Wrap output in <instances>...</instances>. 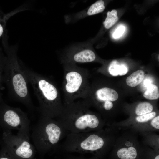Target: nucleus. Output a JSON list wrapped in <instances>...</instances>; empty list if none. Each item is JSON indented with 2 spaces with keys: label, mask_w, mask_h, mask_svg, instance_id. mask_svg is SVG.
<instances>
[{
  "label": "nucleus",
  "mask_w": 159,
  "mask_h": 159,
  "mask_svg": "<svg viewBox=\"0 0 159 159\" xmlns=\"http://www.w3.org/2000/svg\"><path fill=\"white\" fill-rule=\"evenodd\" d=\"M125 30V27L123 25L118 26L112 34L114 39H117L121 37L123 34Z\"/></svg>",
  "instance_id": "20"
},
{
  "label": "nucleus",
  "mask_w": 159,
  "mask_h": 159,
  "mask_svg": "<svg viewBox=\"0 0 159 159\" xmlns=\"http://www.w3.org/2000/svg\"><path fill=\"white\" fill-rule=\"evenodd\" d=\"M67 132L57 119L40 115L30 137L36 150L43 155L55 150Z\"/></svg>",
  "instance_id": "4"
},
{
  "label": "nucleus",
  "mask_w": 159,
  "mask_h": 159,
  "mask_svg": "<svg viewBox=\"0 0 159 159\" xmlns=\"http://www.w3.org/2000/svg\"><path fill=\"white\" fill-rule=\"evenodd\" d=\"M156 114V113L155 112H151L137 117L136 118V120L138 122H145L154 118Z\"/></svg>",
  "instance_id": "18"
},
{
  "label": "nucleus",
  "mask_w": 159,
  "mask_h": 159,
  "mask_svg": "<svg viewBox=\"0 0 159 159\" xmlns=\"http://www.w3.org/2000/svg\"><path fill=\"white\" fill-rule=\"evenodd\" d=\"M11 150V154L10 158L3 157L0 158V159H20L16 156Z\"/></svg>",
  "instance_id": "24"
},
{
  "label": "nucleus",
  "mask_w": 159,
  "mask_h": 159,
  "mask_svg": "<svg viewBox=\"0 0 159 159\" xmlns=\"http://www.w3.org/2000/svg\"><path fill=\"white\" fill-rule=\"evenodd\" d=\"M69 159H93L92 158H82V157H73Z\"/></svg>",
  "instance_id": "25"
},
{
  "label": "nucleus",
  "mask_w": 159,
  "mask_h": 159,
  "mask_svg": "<svg viewBox=\"0 0 159 159\" xmlns=\"http://www.w3.org/2000/svg\"><path fill=\"white\" fill-rule=\"evenodd\" d=\"M90 106L85 100L74 101L64 105L61 114L57 119L70 133L87 132L97 129L102 122L89 110Z\"/></svg>",
  "instance_id": "2"
},
{
  "label": "nucleus",
  "mask_w": 159,
  "mask_h": 159,
  "mask_svg": "<svg viewBox=\"0 0 159 159\" xmlns=\"http://www.w3.org/2000/svg\"><path fill=\"white\" fill-rule=\"evenodd\" d=\"M151 126L155 129H159V116L153 118L151 122Z\"/></svg>",
  "instance_id": "22"
},
{
  "label": "nucleus",
  "mask_w": 159,
  "mask_h": 159,
  "mask_svg": "<svg viewBox=\"0 0 159 159\" xmlns=\"http://www.w3.org/2000/svg\"><path fill=\"white\" fill-rule=\"evenodd\" d=\"M6 57L4 56L0 50V98L2 97L1 91L4 89L3 84L4 83V72Z\"/></svg>",
  "instance_id": "17"
},
{
  "label": "nucleus",
  "mask_w": 159,
  "mask_h": 159,
  "mask_svg": "<svg viewBox=\"0 0 159 159\" xmlns=\"http://www.w3.org/2000/svg\"><path fill=\"white\" fill-rule=\"evenodd\" d=\"M107 17L103 22L105 27L108 29L115 24L118 20L117 11L116 10H112L111 12L108 11Z\"/></svg>",
  "instance_id": "14"
},
{
  "label": "nucleus",
  "mask_w": 159,
  "mask_h": 159,
  "mask_svg": "<svg viewBox=\"0 0 159 159\" xmlns=\"http://www.w3.org/2000/svg\"><path fill=\"white\" fill-rule=\"evenodd\" d=\"M144 77V72L141 70H139L134 72L126 79V82L129 86L135 87L143 80Z\"/></svg>",
  "instance_id": "11"
},
{
  "label": "nucleus",
  "mask_w": 159,
  "mask_h": 159,
  "mask_svg": "<svg viewBox=\"0 0 159 159\" xmlns=\"http://www.w3.org/2000/svg\"><path fill=\"white\" fill-rule=\"evenodd\" d=\"M0 112L4 121L11 129L29 133L30 120L27 114L20 108L9 106L0 99Z\"/></svg>",
  "instance_id": "7"
},
{
  "label": "nucleus",
  "mask_w": 159,
  "mask_h": 159,
  "mask_svg": "<svg viewBox=\"0 0 159 159\" xmlns=\"http://www.w3.org/2000/svg\"><path fill=\"white\" fill-rule=\"evenodd\" d=\"M72 62H74L85 63L92 62L96 59V56L92 50L86 49L77 51L71 55Z\"/></svg>",
  "instance_id": "9"
},
{
  "label": "nucleus",
  "mask_w": 159,
  "mask_h": 159,
  "mask_svg": "<svg viewBox=\"0 0 159 159\" xmlns=\"http://www.w3.org/2000/svg\"><path fill=\"white\" fill-rule=\"evenodd\" d=\"M153 107L151 104L148 102H143L139 104L135 109V113L138 115H142L151 112Z\"/></svg>",
  "instance_id": "15"
},
{
  "label": "nucleus",
  "mask_w": 159,
  "mask_h": 159,
  "mask_svg": "<svg viewBox=\"0 0 159 159\" xmlns=\"http://www.w3.org/2000/svg\"><path fill=\"white\" fill-rule=\"evenodd\" d=\"M101 134L70 133L67 135L61 148L67 152L98 154L105 146V138Z\"/></svg>",
  "instance_id": "6"
},
{
  "label": "nucleus",
  "mask_w": 159,
  "mask_h": 159,
  "mask_svg": "<svg viewBox=\"0 0 159 159\" xmlns=\"http://www.w3.org/2000/svg\"><path fill=\"white\" fill-rule=\"evenodd\" d=\"M154 159H159V155H158L156 156Z\"/></svg>",
  "instance_id": "26"
},
{
  "label": "nucleus",
  "mask_w": 159,
  "mask_h": 159,
  "mask_svg": "<svg viewBox=\"0 0 159 159\" xmlns=\"http://www.w3.org/2000/svg\"><path fill=\"white\" fill-rule=\"evenodd\" d=\"M152 80L149 78H147L145 79L143 82V85L144 87H146L149 85L151 84Z\"/></svg>",
  "instance_id": "23"
},
{
  "label": "nucleus",
  "mask_w": 159,
  "mask_h": 159,
  "mask_svg": "<svg viewBox=\"0 0 159 159\" xmlns=\"http://www.w3.org/2000/svg\"><path fill=\"white\" fill-rule=\"evenodd\" d=\"M9 148L20 159H33L36 150L30 141V134L19 131L15 135L8 134Z\"/></svg>",
  "instance_id": "8"
},
{
  "label": "nucleus",
  "mask_w": 159,
  "mask_h": 159,
  "mask_svg": "<svg viewBox=\"0 0 159 159\" xmlns=\"http://www.w3.org/2000/svg\"><path fill=\"white\" fill-rule=\"evenodd\" d=\"M98 106L102 108L105 110H109L112 108L113 104L111 101H106L101 104Z\"/></svg>",
  "instance_id": "21"
},
{
  "label": "nucleus",
  "mask_w": 159,
  "mask_h": 159,
  "mask_svg": "<svg viewBox=\"0 0 159 159\" xmlns=\"http://www.w3.org/2000/svg\"><path fill=\"white\" fill-rule=\"evenodd\" d=\"M105 9L104 2L98 0L93 4L89 8L87 14L89 15L95 14L102 12Z\"/></svg>",
  "instance_id": "16"
},
{
  "label": "nucleus",
  "mask_w": 159,
  "mask_h": 159,
  "mask_svg": "<svg viewBox=\"0 0 159 159\" xmlns=\"http://www.w3.org/2000/svg\"><path fill=\"white\" fill-rule=\"evenodd\" d=\"M146 87V90L143 94L145 98L149 100H156L159 98V90L156 85L151 84Z\"/></svg>",
  "instance_id": "13"
},
{
  "label": "nucleus",
  "mask_w": 159,
  "mask_h": 159,
  "mask_svg": "<svg viewBox=\"0 0 159 159\" xmlns=\"http://www.w3.org/2000/svg\"><path fill=\"white\" fill-rule=\"evenodd\" d=\"M7 16L0 11V39L4 32Z\"/></svg>",
  "instance_id": "19"
},
{
  "label": "nucleus",
  "mask_w": 159,
  "mask_h": 159,
  "mask_svg": "<svg viewBox=\"0 0 159 159\" xmlns=\"http://www.w3.org/2000/svg\"><path fill=\"white\" fill-rule=\"evenodd\" d=\"M108 71L110 74L113 76H122L127 72L128 67L126 64L120 63L117 61L115 60L109 64Z\"/></svg>",
  "instance_id": "10"
},
{
  "label": "nucleus",
  "mask_w": 159,
  "mask_h": 159,
  "mask_svg": "<svg viewBox=\"0 0 159 159\" xmlns=\"http://www.w3.org/2000/svg\"><path fill=\"white\" fill-rule=\"evenodd\" d=\"M117 155L120 159H135L137 153L135 148L131 146L119 149L117 152Z\"/></svg>",
  "instance_id": "12"
},
{
  "label": "nucleus",
  "mask_w": 159,
  "mask_h": 159,
  "mask_svg": "<svg viewBox=\"0 0 159 159\" xmlns=\"http://www.w3.org/2000/svg\"><path fill=\"white\" fill-rule=\"evenodd\" d=\"M28 83L33 88L38 101L37 111L40 115L57 119L64 107L59 89L49 77L21 66Z\"/></svg>",
  "instance_id": "1"
},
{
  "label": "nucleus",
  "mask_w": 159,
  "mask_h": 159,
  "mask_svg": "<svg viewBox=\"0 0 159 159\" xmlns=\"http://www.w3.org/2000/svg\"><path fill=\"white\" fill-rule=\"evenodd\" d=\"M66 65L64 69L62 86L64 106L77 99H86L90 90L87 70L70 64Z\"/></svg>",
  "instance_id": "5"
},
{
  "label": "nucleus",
  "mask_w": 159,
  "mask_h": 159,
  "mask_svg": "<svg viewBox=\"0 0 159 159\" xmlns=\"http://www.w3.org/2000/svg\"><path fill=\"white\" fill-rule=\"evenodd\" d=\"M4 72V83L9 95L31 111L36 110L29 92L28 82L14 53L8 52Z\"/></svg>",
  "instance_id": "3"
}]
</instances>
